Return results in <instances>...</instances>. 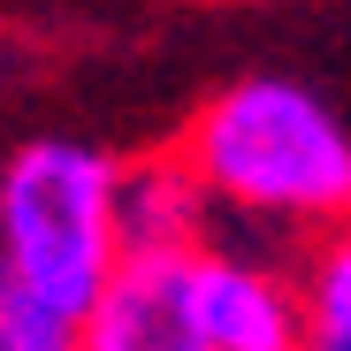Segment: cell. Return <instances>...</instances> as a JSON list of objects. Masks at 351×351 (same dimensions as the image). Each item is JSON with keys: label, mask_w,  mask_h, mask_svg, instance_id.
<instances>
[{"label": "cell", "mask_w": 351, "mask_h": 351, "mask_svg": "<svg viewBox=\"0 0 351 351\" xmlns=\"http://www.w3.org/2000/svg\"><path fill=\"white\" fill-rule=\"evenodd\" d=\"M199 168L221 221L275 237H343L351 229V123L298 77L221 84L176 138Z\"/></svg>", "instance_id": "1"}, {"label": "cell", "mask_w": 351, "mask_h": 351, "mask_svg": "<svg viewBox=\"0 0 351 351\" xmlns=\"http://www.w3.org/2000/svg\"><path fill=\"white\" fill-rule=\"evenodd\" d=\"M84 351H206L191 306V252H130L84 313Z\"/></svg>", "instance_id": "4"}, {"label": "cell", "mask_w": 351, "mask_h": 351, "mask_svg": "<svg viewBox=\"0 0 351 351\" xmlns=\"http://www.w3.org/2000/svg\"><path fill=\"white\" fill-rule=\"evenodd\" d=\"M214 199L199 184V168L184 153H145V160H123V237L130 252H191L214 237Z\"/></svg>", "instance_id": "5"}, {"label": "cell", "mask_w": 351, "mask_h": 351, "mask_svg": "<svg viewBox=\"0 0 351 351\" xmlns=\"http://www.w3.org/2000/svg\"><path fill=\"white\" fill-rule=\"evenodd\" d=\"M191 306L206 351H306V282L245 245H191Z\"/></svg>", "instance_id": "3"}, {"label": "cell", "mask_w": 351, "mask_h": 351, "mask_svg": "<svg viewBox=\"0 0 351 351\" xmlns=\"http://www.w3.org/2000/svg\"><path fill=\"white\" fill-rule=\"evenodd\" d=\"M298 282H306V351H351V229L306 252Z\"/></svg>", "instance_id": "6"}, {"label": "cell", "mask_w": 351, "mask_h": 351, "mask_svg": "<svg viewBox=\"0 0 351 351\" xmlns=\"http://www.w3.org/2000/svg\"><path fill=\"white\" fill-rule=\"evenodd\" d=\"M0 351H84V321H69L62 306L31 298V290L0 267Z\"/></svg>", "instance_id": "7"}, {"label": "cell", "mask_w": 351, "mask_h": 351, "mask_svg": "<svg viewBox=\"0 0 351 351\" xmlns=\"http://www.w3.org/2000/svg\"><path fill=\"white\" fill-rule=\"evenodd\" d=\"M123 160L84 138H23L0 160V267L84 321L123 275Z\"/></svg>", "instance_id": "2"}]
</instances>
